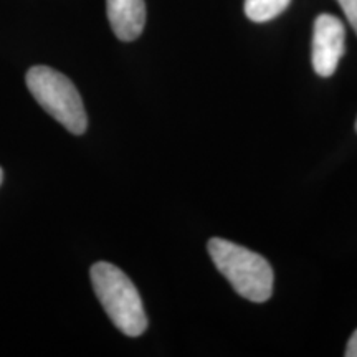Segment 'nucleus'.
Instances as JSON below:
<instances>
[{"instance_id": "f257e3e1", "label": "nucleus", "mask_w": 357, "mask_h": 357, "mask_svg": "<svg viewBox=\"0 0 357 357\" xmlns=\"http://www.w3.org/2000/svg\"><path fill=\"white\" fill-rule=\"evenodd\" d=\"M207 248L213 265L229 280L240 296L255 303L270 300L275 276L265 258L242 245L223 238H211Z\"/></svg>"}, {"instance_id": "f03ea898", "label": "nucleus", "mask_w": 357, "mask_h": 357, "mask_svg": "<svg viewBox=\"0 0 357 357\" xmlns=\"http://www.w3.org/2000/svg\"><path fill=\"white\" fill-rule=\"evenodd\" d=\"M89 276L98 300L116 328L129 337L141 336L147 329V316L139 291L128 275L108 261H98Z\"/></svg>"}, {"instance_id": "7ed1b4c3", "label": "nucleus", "mask_w": 357, "mask_h": 357, "mask_svg": "<svg viewBox=\"0 0 357 357\" xmlns=\"http://www.w3.org/2000/svg\"><path fill=\"white\" fill-rule=\"evenodd\" d=\"M26 86L42 108L70 132L86 131L88 118L77 86L63 73L50 66H32L26 71Z\"/></svg>"}, {"instance_id": "20e7f679", "label": "nucleus", "mask_w": 357, "mask_h": 357, "mask_svg": "<svg viewBox=\"0 0 357 357\" xmlns=\"http://www.w3.org/2000/svg\"><path fill=\"white\" fill-rule=\"evenodd\" d=\"M346 52V29L337 17L323 13L314 20L312 30V68L319 77L336 73L339 60Z\"/></svg>"}, {"instance_id": "39448f33", "label": "nucleus", "mask_w": 357, "mask_h": 357, "mask_svg": "<svg viewBox=\"0 0 357 357\" xmlns=\"http://www.w3.org/2000/svg\"><path fill=\"white\" fill-rule=\"evenodd\" d=\"M111 29L121 42H132L146 25L144 0H106Z\"/></svg>"}, {"instance_id": "423d86ee", "label": "nucleus", "mask_w": 357, "mask_h": 357, "mask_svg": "<svg viewBox=\"0 0 357 357\" xmlns=\"http://www.w3.org/2000/svg\"><path fill=\"white\" fill-rule=\"evenodd\" d=\"M289 2L291 0H245V13L250 20L263 24L287 10Z\"/></svg>"}, {"instance_id": "0eeeda50", "label": "nucleus", "mask_w": 357, "mask_h": 357, "mask_svg": "<svg viewBox=\"0 0 357 357\" xmlns=\"http://www.w3.org/2000/svg\"><path fill=\"white\" fill-rule=\"evenodd\" d=\"M337 2L342 10H344L351 26L357 33V0H337Z\"/></svg>"}, {"instance_id": "6e6552de", "label": "nucleus", "mask_w": 357, "mask_h": 357, "mask_svg": "<svg viewBox=\"0 0 357 357\" xmlns=\"http://www.w3.org/2000/svg\"><path fill=\"white\" fill-rule=\"evenodd\" d=\"M344 356L346 357H357V329L354 333H352L349 342H347Z\"/></svg>"}, {"instance_id": "1a4fd4ad", "label": "nucleus", "mask_w": 357, "mask_h": 357, "mask_svg": "<svg viewBox=\"0 0 357 357\" xmlns=\"http://www.w3.org/2000/svg\"><path fill=\"white\" fill-rule=\"evenodd\" d=\"M2 178H3V172H2V169H0V184H2Z\"/></svg>"}, {"instance_id": "9d476101", "label": "nucleus", "mask_w": 357, "mask_h": 357, "mask_svg": "<svg viewBox=\"0 0 357 357\" xmlns=\"http://www.w3.org/2000/svg\"><path fill=\"white\" fill-rule=\"evenodd\" d=\"M356 131H357V119H356Z\"/></svg>"}]
</instances>
